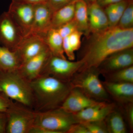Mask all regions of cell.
I'll return each mask as SVG.
<instances>
[{"label": "cell", "mask_w": 133, "mask_h": 133, "mask_svg": "<svg viewBox=\"0 0 133 133\" xmlns=\"http://www.w3.org/2000/svg\"><path fill=\"white\" fill-rule=\"evenodd\" d=\"M85 43L79 54L83 64L78 72L98 68L110 55L121 50L133 48V28L109 27L103 31L85 36Z\"/></svg>", "instance_id": "obj_1"}, {"label": "cell", "mask_w": 133, "mask_h": 133, "mask_svg": "<svg viewBox=\"0 0 133 133\" xmlns=\"http://www.w3.org/2000/svg\"><path fill=\"white\" fill-rule=\"evenodd\" d=\"M34 99L33 109L43 112L59 108L72 88L70 82L41 75L30 82Z\"/></svg>", "instance_id": "obj_2"}, {"label": "cell", "mask_w": 133, "mask_h": 133, "mask_svg": "<svg viewBox=\"0 0 133 133\" xmlns=\"http://www.w3.org/2000/svg\"><path fill=\"white\" fill-rule=\"evenodd\" d=\"M0 91L6 96L33 109L34 99L30 82L17 71H0Z\"/></svg>", "instance_id": "obj_3"}, {"label": "cell", "mask_w": 133, "mask_h": 133, "mask_svg": "<svg viewBox=\"0 0 133 133\" xmlns=\"http://www.w3.org/2000/svg\"><path fill=\"white\" fill-rule=\"evenodd\" d=\"M98 68H91L76 73L70 81L72 88H77L88 97L99 101L109 102V96L100 79Z\"/></svg>", "instance_id": "obj_4"}, {"label": "cell", "mask_w": 133, "mask_h": 133, "mask_svg": "<svg viewBox=\"0 0 133 133\" xmlns=\"http://www.w3.org/2000/svg\"><path fill=\"white\" fill-rule=\"evenodd\" d=\"M6 113V133H30L35 125L36 112L18 102L13 101Z\"/></svg>", "instance_id": "obj_5"}, {"label": "cell", "mask_w": 133, "mask_h": 133, "mask_svg": "<svg viewBox=\"0 0 133 133\" xmlns=\"http://www.w3.org/2000/svg\"><path fill=\"white\" fill-rule=\"evenodd\" d=\"M77 123L73 114L59 108L36 112L34 125L42 127L52 133H67L70 127Z\"/></svg>", "instance_id": "obj_6"}, {"label": "cell", "mask_w": 133, "mask_h": 133, "mask_svg": "<svg viewBox=\"0 0 133 133\" xmlns=\"http://www.w3.org/2000/svg\"><path fill=\"white\" fill-rule=\"evenodd\" d=\"M82 65L79 60L70 61L51 55L44 66L40 76L47 75L70 82Z\"/></svg>", "instance_id": "obj_7"}, {"label": "cell", "mask_w": 133, "mask_h": 133, "mask_svg": "<svg viewBox=\"0 0 133 133\" xmlns=\"http://www.w3.org/2000/svg\"><path fill=\"white\" fill-rule=\"evenodd\" d=\"M23 36L8 12L0 15V45L15 51Z\"/></svg>", "instance_id": "obj_8"}, {"label": "cell", "mask_w": 133, "mask_h": 133, "mask_svg": "<svg viewBox=\"0 0 133 133\" xmlns=\"http://www.w3.org/2000/svg\"><path fill=\"white\" fill-rule=\"evenodd\" d=\"M8 12L24 36L29 34L34 19V5L12 2Z\"/></svg>", "instance_id": "obj_9"}, {"label": "cell", "mask_w": 133, "mask_h": 133, "mask_svg": "<svg viewBox=\"0 0 133 133\" xmlns=\"http://www.w3.org/2000/svg\"><path fill=\"white\" fill-rule=\"evenodd\" d=\"M47 48L42 36L30 34L23 37L15 51L22 65L39 55Z\"/></svg>", "instance_id": "obj_10"}, {"label": "cell", "mask_w": 133, "mask_h": 133, "mask_svg": "<svg viewBox=\"0 0 133 133\" xmlns=\"http://www.w3.org/2000/svg\"><path fill=\"white\" fill-rule=\"evenodd\" d=\"M133 65V48L114 52L105 58L98 69L101 74H104Z\"/></svg>", "instance_id": "obj_11"}, {"label": "cell", "mask_w": 133, "mask_h": 133, "mask_svg": "<svg viewBox=\"0 0 133 133\" xmlns=\"http://www.w3.org/2000/svg\"><path fill=\"white\" fill-rule=\"evenodd\" d=\"M116 107V105L113 102L100 101L73 115L77 123L104 121Z\"/></svg>", "instance_id": "obj_12"}, {"label": "cell", "mask_w": 133, "mask_h": 133, "mask_svg": "<svg viewBox=\"0 0 133 133\" xmlns=\"http://www.w3.org/2000/svg\"><path fill=\"white\" fill-rule=\"evenodd\" d=\"M99 102L89 97L78 88H72L60 108L74 114Z\"/></svg>", "instance_id": "obj_13"}, {"label": "cell", "mask_w": 133, "mask_h": 133, "mask_svg": "<svg viewBox=\"0 0 133 133\" xmlns=\"http://www.w3.org/2000/svg\"><path fill=\"white\" fill-rule=\"evenodd\" d=\"M51 55L47 48L39 55L22 64L17 69V71L30 82L40 76L44 66Z\"/></svg>", "instance_id": "obj_14"}, {"label": "cell", "mask_w": 133, "mask_h": 133, "mask_svg": "<svg viewBox=\"0 0 133 133\" xmlns=\"http://www.w3.org/2000/svg\"><path fill=\"white\" fill-rule=\"evenodd\" d=\"M34 8L33 24L29 34L42 36L51 28V19L54 11L47 3L34 5Z\"/></svg>", "instance_id": "obj_15"}, {"label": "cell", "mask_w": 133, "mask_h": 133, "mask_svg": "<svg viewBox=\"0 0 133 133\" xmlns=\"http://www.w3.org/2000/svg\"><path fill=\"white\" fill-rule=\"evenodd\" d=\"M108 94L116 102L122 105L133 102V83L102 81Z\"/></svg>", "instance_id": "obj_16"}, {"label": "cell", "mask_w": 133, "mask_h": 133, "mask_svg": "<svg viewBox=\"0 0 133 133\" xmlns=\"http://www.w3.org/2000/svg\"><path fill=\"white\" fill-rule=\"evenodd\" d=\"M88 15L89 34L103 31L109 27L104 8L96 2L88 4Z\"/></svg>", "instance_id": "obj_17"}, {"label": "cell", "mask_w": 133, "mask_h": 133, "mask_svg": "<svg viewBox=\"0 0 133 133\" xmlns=\"http://www.w3.org/2000/svg\"><path fill=\"white\" fill-rule=\"evenodd\" d=\"M42 36L52 55L66 59L63 49V38L57 29L51 28Z\"/></svg>", "instance_id": "obj_18"}, {"label": "cell", "mask_w": 133, "mask_h": 133, "mask_svg": "<svg viewBox=\"0 0 133 133\" xmlns=\"http://www.w3.org/2000/svg\"><path fill=\"white\" fill-rule=\"evenodd\" d=\"M21 63L16 51L0 45V71H9L17 70Z\"/></svg>", "instance_id": "obj_19"}, {"label": "cell", "mask_w": 133, "mask_h": 133, "mask_svg": "<svg viewBox=\"0 0 133 133\" xmlns=\"http://www.w3.org/2000/svg\"><path fill=\"white\" fill-rule=\"evenodd\" d=\"M75 2L53 12L51 19V28L58 29L74 19Z\"/></svg>", "instance_id": "obj_20"}, {"label": "cell", "mask_w": 133, "mask_h": 133, "mask_svg": "<svg viewBox=\"0 0 133 133\" xmlns=\"http://www.w3.org/2000/svg\"><path fill=\"white\" fill-rule=\"evenodd\" d=\"M74 19L78 30L85 36L88 35V4L84 0H77L75 2Z\"/></svg>", "instance_id": "obj_21"}, {"label": "cell", "mask_w": 133, "mask_h": 133, "mask_svg": "<svg viewBox=\"0 0 133 133\" xmlns=\"http://www.w3.org/2000/svg\"><path fill=\"white\" fill-rule=\"evenodd\" d=\"M108 133H126L127 129L121 113L116 108L104 120Z\"/></svg>", "instance_id": "obj_22"}, {"label": "cell", "mask_w": 133, "mask_h": 133, "mask_svg": "<svg viewBox=\"0 0 133 133\" xmlns=\"http://www.w3.org/2000/svg\"><path fill=\"white\" fill-rule=\"evenodd\" d=\"M102 75L106 81L114 83H133V65Z\"/></svg>", "instance_id": "obj_23"}, {"label": "cell", "mask_w": 133, "mask_h": 133, "mask_svg": "<svg viewBox=\"0 0 133 133\" xmlns=\"http://www.w3.org/2000/svg\"><path fill=\"white\" fill-rule=\"evenodd\" d=\"M117 26L122 29L133 28V0H130L128 5L120 18Z\"/></svg>", "instance_id": "obj_24"}, {"label": "cell", "mask_w": 133, "mask_h": 133, "mask_svg": "<svg viewBox=\"0 0 133 133\" xmlns=\"http://www.w3.org/2000/svg\"><path fill=\"white\" fill-rule=\"evenodd\" d=\"M81 123L85 127L90 133H108L104 120Z\"/></svg>", "instance_id": "obj_25"}, {"label": "cell", "mask_w": 133, "mask_h": 133, "mask_svg": "<svg viewBox=\"0 0 133 133\" xmlns=\"http://www.w3.org/2000/svg\"><path fill=\"white\" fill-rule=\"evenodd\" d=\"M83 35V32L77 30L68 36L69 43L74 51L81 48V38Z\"/></svg>", "instance_id": "obj_26"}, {"label": "cell", "mask_w": 133, "mask_h": 133, "mask_svg": "<svg viewBox=\"0 0 133 133\" xmlns=\"http://www.w3.org/2000/svg\"><path fill=\"white\" fill-rule=\"evenodd\" d=\"M107 16L110 27L117 26L119 18L118 16L113 5H109L104 8Z\"/></svg>", "instance_id": "obj_27"}, {"label": "cell", "mask_w": 133, "mask_h": 133, "mask_svg": "<svg viewBox=\"0 0 133 133\" xmlns=\"http://www.w3.org/2000/svg\"><path fill=\"white\" fill-rule=\"evenodd\" d=\"M57 29L60 35L64 38L68 36L78 29L76 22L73 19L71 21L59 27Z\"/></svg>", "instance_id": "obj_28"}, {"label": "cell", "mask_w": 133, "mask_h": 133, "mask_svg": "<svg viewBox=\"0 0 133 133\" xmlns=\"http://www.w3.org/2000/svg\"><path fill=\"white\" fill-rule=\"evenodd\" d=\"M77 0H48L47 3L54 12L66 5L75 2Z\"/></svg>", "instance_id": "obj_29"}, {"label": "cell", "mask_w": 133, "mask_h": 133, "mask_svg": "<svg viewBox=\"0 0 133 133\" xmlns=\"http://www.w3.org/2000/svg\"><path fill=\"white\" fill-rule=\"evenodd\" d=\"M63 49L65 55H66L68 59L70 61H74L75 59V51L69 43L68 36L63 38Z\"/></svg>", "instance_id": "obj_30"}, {"label": "cell", "mask_w": 133, "mask_h": 133, "mask_svg": "<svg viewBox=\"0 0 133 133\" xmlns=\"http://www.w3.org/2000/svg\"><path fill=\"white\" fill-rule=\"evenodd\" d=\"M127 121L131 132L133 131V102L124 105Z\"/></svg>", "instance_id": "obj_31"}, {"label": "cell", "mask_w": 133, "mask_h": 133, "mask_svg": "<svg viewBox=\"0 0 133 133\" xmlns=\"http://www.w3.org/2000/svg\"><path fill=\"white\" fill-rule=\"evenodd\" d=\"M13 101L0 91V112H6Z\"/></svg>", "instance_id": "obj_32"}, {"label": "cell", "mask_w": 133, "mask_h": 133, "mask_svg": "<svg viewBox=\"0 0 133 133\" xmlns=\"http://www.w3.org/2000/svg\"><path fill=\"white\" fill-rule=\"evenodd\" d=\"M67 133H90L87 129L81 123L73 124L70 127Z\"/></svg>", "instance_id": "obj_33"}, {"label": "cell", "mask_w": 133, "mask_h": 133, "mask_svg": "<svg viewBox=\"0 0 133 133\" xmlns=\"http://www.w3.org/2000/svg\"><path fill=\"white\" fill-rule=\"evenodd\" d=\"M6 112H0V133H6Z\"/></svg>", "instance_id": "obj_34"}, {"label": "cell", "mask_w": 133, "mask_h": 133, "mask_svg": "<svg viewBox=\"0 0 133 133\" xmlns=\"http://www.w3.org/2000/svg\"><path fill=\"white\" fill-rule=\"evenodd\" d=\"M48 1V0H12V2H14L30 4L33 5L41 3H47Z\"/></svg>", "instance_id": "obj_35"}, {"label": "cell", "mask_w": 133, "mask_h": 133, "mask_svg": "<svg viewBox=\"0 0 133 133\" xmlns=\"http://www.w3.org/2000/svg\"><path fill=\"white\" fill-rule=\"evenodd\" d=\"M124 0H97L96 2L102 8H104L109 5L115 4Z\"/></svg>", "instance_id": "obj_36"}, {"label": "cell", "mask_w": 133, "mask_h": 133, "mask_svg": "<svg viewBox=\"0 0 133 133\" xmlns=\"http://www.w3.org/2000/svg\"><path fill=\"white\" fill-rule=\"evenodd\" d=\"M84 1L87 3V4H89L90 3H92L96 2L97 0H84Z\"/></svg>", "instance_id": "obj_37"}]
</instances>
